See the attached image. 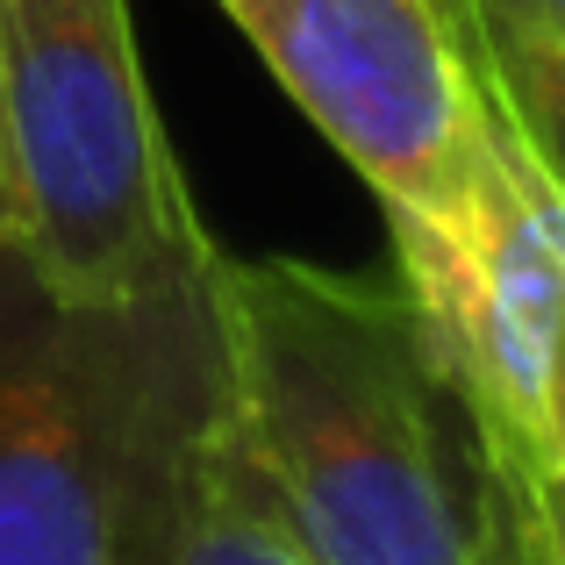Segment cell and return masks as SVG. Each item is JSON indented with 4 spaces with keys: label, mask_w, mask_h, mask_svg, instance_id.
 <instances>
[{
    "label": "cell",
    "mask_w": 565,
    "mask_h": 565,
    "mask_svg": "<svg viewBox=\"0 0 565 565\" xmlns=\"http://www.w3.org/2000/svg\"><path fill=\"white\" fill-rule=\"evenodd\" d=\"M444 8H451V0H444ZM451 14H458V8H451Z\"/></svg>",
    "instance_id": "9c48e42d"
},
{
    "label": "cell",
    "mask_w": 565,
    "mask_h": 565,
    "mask_svg": "<svg viewBox=\"0 0 565 565\" xmlns=\"http://www.w3.org/2000/svg\"><path fill=\"white\" fill-rule=\"evenodd\" d=\"M294 108L380 193L437 207L494 122L472 43L444 0H215Z\"/></svg>",
    "instance_id": "5b68a950"
},
{
    "label": "cell",
    "mask_w": 565,
    "mask_h": 565,
    "mask_svg": "<svg viewBox=\"0 0 565 565\" xmlns=\"http://www.w3.org/2000/svg\"><path fill=\"white\" fill-rule=\"evenodd\" d=\"M0 244H8V230H0Z\"/></svg>",
    "instance_id": "ba28073f"
},
{
    "label": "cell",
    "mask_w": 565,
    "mask_h": 565,
    "mask_svg": "<svg viewBox=\"0 0 565 565\" xmlns=\"http://www.w3.org/2000/svg\"><path fill=\"white\" fill-rule=\"evenodd\" d=\"M166 565H316L308 544L287 530V515L273 509V494H265L258 466L244 458L230 415H222V437L186 494V515L166 544Z\"/></svg>",
    "instance_id": "52a82bcc"
},
{
    "label": "cell",
    "mask_w": 565,
    "mask_h": 565,
    "mask_svg": "<svg viewBox=\"0 0 565 565\" xmlns=\"http://www.w3.org/2000/svg\"><path fill=\"white\" fill-rule=\"evenodd\" d=\"M401 294L429 322L494 466L530 509L565 494V193L494 108L472 172L437 207H386Z\"/></svg>",
    "instance_id": "277c9868"
},
{
    "label": "cell",
    "mask_w": 565,
    "mask_h": 565,
    "mask_svg": "<svg viewBox=\"0 0 565 565\" xmlns=\"http://www.w3.org/2000/svg\"><path fill=\"white\" fill-rule=\"evenodd\" d=\"M222 415L207 265L65 301L0 244V565H166Z\"/></svg>",
    "instance_id": "7a4b0ae2"
},
{
    "label": "cell",
    "mask_w": 565,
    "mask_h": 565,
    "mask_svg": "<svg viewBox=\"0 0 565 565\" xmlns=\"http://www.w3.org/2000/svg\"><path fill=\"white\" fill-rule=\"evenodd\" d=\"M230 429L316 565H565L494 466L401 279L207 258Z\"/></svg>",
    "instance_id": "6da1fadb"
},
{
    "label": "cell",
    "mask_w": 565,
    "mask_h": 565,
    "mask_svg": "<svg viewBox=\"0 0 565 565\" xmlns=\"http://www.w3.org/2000/svg\"><path fill=\"white\" fill-rule=\"evenodd\" d=\"M0 230L65 301H129L207 265L129 0H0Z\"/></svg>",
    "instance_id": "3957f363"
},
{
    "label": "cell",
    "mask_w": 565,
    "mask_h": 565,
    "mask_svg": "<svg viewBox=\"0 0 565 565\" xmlns=\"http://www.w3.org/2000/svg\"><path fill=\"white\" fill-rule=\"evenodd\" d=\"M458 29L472 43L494 108L515 122V137L558 166L565 143V0H451Z\"/></svg>",
    "instance_id": "8992f818"
}]
</instances>
